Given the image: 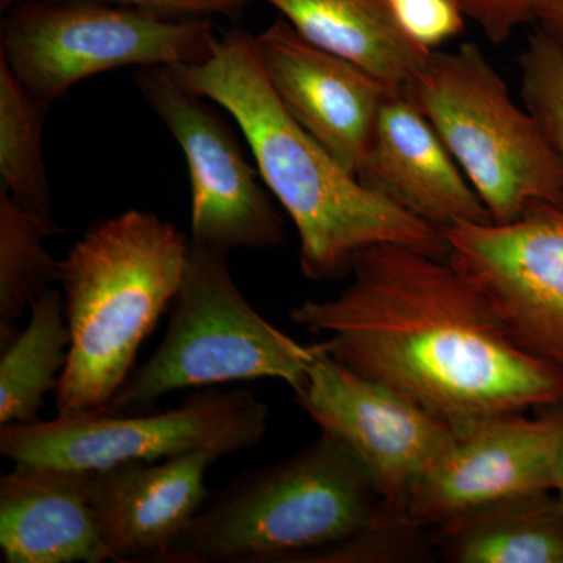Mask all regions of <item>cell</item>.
Here are the masks:
<instances>
[{
	"instance_id": "ac0fdd59",
	"label": "cell",
	"mask_w": 563,
	"mask_h": 563,
	"mask_svg": "<svg viewBox=\"0 0 563 563\" xmlns=\"http://www.w3.org/2000/svg\"><path fill=\"white\" fill-rule=\"evenodd\" d=\"M451 563H563V503L553 490L521 493L432 526Z\"/></svg>"
},
{
	"instance_id": "30bf717a",
	"label": "cell",
	"mask_w": 563,
	"mask_h": 563,
	"mask_svg": "<svg viewBox=\"0 0 563 563\" xmlns=\"http://www.w3.org/2000/svg\"><path fill=\"white\" fill-rule=\"evenodd\" d=\"M135 79L144 101L187 158L191 243L222 254L284 243V220L229 125L202 98L185 90L168 68H141Z\"/></svg>"
},
{
	"instance_id": "277c9868",
	"label": "cell",
	"mask_w": 563,
	"mask_h": 563,
	"mask_svg": "<svg viewBox=\"0 0 563 563\" xmlns=\"http://www.w3.org/2000/svg\"><path fill=\"white\" fill-rule=\"evenodd\" d=\"M385 509L372 477L329 433L210 493L166 563H298Z\"/></svg>"
},
{
	"instance_id": "9c48e42d",
	"label": "cell",
	"mask_w": 563,
	"mask_h": 563,
	"mask_svg": "<svg viewBox=\"0 0 563 563\" xmlns=\"http://www.w3.org/2000/svg\"><path fill=\"white\" fill-rule=\"evenodd\" d=\"M446 258L515 343L563 373V207L536 203L509 222L442 231Z\"/></svg>"
},
{
	"instance_id": "6da1fadb",
	"label": "cell",
	"mask_w": 563,
	"mask_h": 563,
	"mask_svg": "<svg viewBox=\"0 0 563 563\" xmlns=\"http://www.w3.org/2000/svg\"><path fill=\"white\" fill-rule=\"evenodd\" d=\"M350 276L290 318L325 335L322 350L351 372L450 422L563 401L561 369L521 350L446 257L380 244L352 258Z\"/></svg>"
},
{
	"instance_id": "7402d4cb",
	"label": "cell",
	"mask_w": 563,
	"mask_h": 563,
	"mask_svg": "<svg viewBox=\"0 0 563 563\" xmlns=\"http://www.w3.org/2000/svg\"><path fill=\"white\" fill-rule=\"evenodd\" d=\"M437 555L431 529L410 523L407 518L383 509L372 525L361 532L303 555L298 563H396L426 562Z\"/></svg>"
},
{
	"instance_id": "52a82bcc",
	"label": "cell",
	"mask_w": 563,
	"mask_h": 563,
	"mask_svg": "<svg viewBox=\"0 0 563 563\" xmlns=\"http://www.w3.org/2000/svg\"><path fill=\"white\" fill-rule=\"evenodd\" d=\"M217 36L209 18H176L106 0H14L2 21V55L47 106L107 70L201 63Z\"/></svg>"
},
{
	"instance_id": "d4e9b609",
	"label": "cell",
	"mask_w": 563,
	"mask_h": 563,
	"mask_svg": "<svg viewBox=\"0 0 563 563\" xmlns=\"http://www.w3.org/2000/svg\"><path fill=\"white\" fill-rule=\"evenodd\" d=\"M548 0H454L465 20L473 21L495 46L507 43L521 25L537 22Z\"/></svg>"
},
{
	"instance_id": "3957f363",
	"label": "cell",
	"mask_w": 563,
	"mask_h": 563,
	"mask_svg": "<svg viewBox=\"0 0 563 563\" xmlns=\"http://www.w3.org/2000/svg\"><path fill=\"white\" fill-rule=\"evenodd\" d=\"M188 250L176 225L141 210L98 222L70 247L58 277L70 346L54 391L57 415L109 407L172 307Z\"/></svg>"
},
{
	"instance_id": "4316f807",
	"label": "cell",
	"mask_w": 563,
	"mask_h": 563,
	"mask_svg": "<svg viewBox=\"0 0 563 563\" xmlns=\"http://www.w3.org/2000/svg\"><path fill=\"white\" fill-rule=\"evenodd\" d=\"M536 24L563 47V0H548Z\"/></svg>"
},
{
	"instance_id": "d6986e66",
	"label": "cell",
	"mask_w": 563,
	"mask_h": 563,
	"mask_svg": "<svg viewBox=\"0 0 563 563\" xmlns=\"http://www.w3.org/2000/svg\"><path fill=\"white\" fill-rule=\"evenodd\" d=\"M70 346L63 291L49 288L33 303L31 320L0 358V424L40 421L44 396L55 391Z\"/></svg>"
},
{
	"instance_id": "9a60e30c",
	"label": "cell",
	"mask_w": 563,
	"mask_h": 563,
	"mask_svg": "<svg viewBox=\"0 0 563 563\" xmlns=\"http://www.w3.org/2000/svg\"><path fill=\"white\" fill-rule=\"evenodd\" d=\"M218 455L199 451L90 472L91 506L111 562H166L210 492Z\"/></svg>"
},
{
	"instance_id": "7c38bea8",
	"label": "cell",
	"mask_w": 563,
	"mask_h": 563,
	"mask_svg": "<svg viewBox=\"0 0 563 563\" xmlns=\"http://www.w3.org/2000/svg\"><path fill=\"white\" fill-rule=\"evenodd\" d=\"M562 402L537 410L536 418L496 413L453 422L450 439L415 488L407 520L431 529L509 496L554 492Z\"/></svg>"
},
{
	"instance_id": "ba28073f",
	"label": "cell",
	"mask_w": 563,
	"mask_h": 563,
	"mask_svg": "<svg viewBox=\"0 0 563 563\" xmlns=\"http://www.w3.org/2000/svg\"><path fill=\"white\" fill-rule=\"evenodd\" d=\"M268 404L251 390L217 388L188 396L161 413L109 410L2 426L0 453L13 463L101 472L199 453L224 455L258 446L268 428Z\"/></svg>"
},
{
	"instance_id": "8992f818",
	"label": "cell",
	"mask_w": 563,
	"mask_h": 563,
	"mask_svg": "<svg viewBox=\"0 0 563 563\" xmlns=\"http://www.w3.org/2000/svg\"><path fill=\"white\" fill-rule=\"evenodd\" d=\"M406 95L439 133L493 222L536 203L563 207V165L501 74L474 43L432 51Z\"/></svg>"
},
{
	"instance_id": "8fae6325",
	"label": "cell",
	"mask_w": 563,
	"mask_h": 563,
	"mask_svg": "<svg viewBox=\"0 0 563 563\" xmlns=\"http://www.w3.org/2000/svg\"><path fill=\"white\" fill-rule=\"evenodd\" d=\"M296 404L321 432L362 463L385 509L407 518L415 488L453 432V422L351 372L317 343Z\"/></svg>"
},
{
	"instance_id": "5bb4252c",
	"label": "cell",
	"mask_w": 563,
	"mask_h": 563,
	"mask_svg": "<svg viewBox=\"0 0 563 563\" xmlns=\"http://www.w3.org/2000/svg\"><path fill=\"white\" fill-rule=\"evenodd\" d=\"M358 179L440 232L492 222L479 195L406 91L385 96Z\"/></svg>"
},
{
	"instance_id": "44dd1931",
	"label": "cell",
	"mask_w": 563,
	"mask_h": 563,
	"mask_svg": "<svg viewBox=\"0 0 563 563\" xmlns=\"http://www.w3.org/2000/svg\"><path fill=\"white\" fill-rule=\"evenodd\" d=\"M47 103L32 95L0 58V177L2 190L22 209L52 220L51 188L44 163Z\"/></svg>"
},
{
	"instance_id": "4fadbf2b",
	"label": "cell",
	"mask_w": 563,
	"mask_h": 563,
	"mask_svg": "<svg viewBox=\"0 0 563 563\" xmlns=\"http://www.w3.org/2000/svg\"><path fill=\"white\" fill-rule=\"evenodd\" d=\"M255 51L285 109L346 172L358 176L385 96L398 90L314 46L285 20L255 36Z\"/></svg>"
},
{
	"instance_id": "603a6c76",
	"label": "cell",
	"mask_w": 563,
	"mask_h": 563,
	"mask_svg": "<svg viewBox=\"0 0 563 563\" xmlns=\"http://www.w3.org/2000/svg\"><path fill=\"white\" fill-rule=\"evenodd\" d=\"M518 66L526 110L563 165V47L537 27L518 58Z\"/></svg>"
},
{
	"instance_id": "7a4b0ae2",
	"label": "cell",
	"mask_w": 563,
	"mask_h": 563,
	"mask_svg": "<svg viewBox=\"0 0 563 563\" xmlns=\"http://www.w3.org/2000/svg\"><path fill=\"white\" fill-rule=\"evenodd\" d=\"M168 70L242 128L262 180L298 231L307 279H339L358 252L380 244L446 257L439 229L365 187L291 117L266 77L255 36L225 33L207 60Z\"/></svg>"
},
{
	"instance_id": "484cf974",
	"label": "cell",
	"mask_w": 563,
	"mask_h": 563,
	"mask_svg": "<svg viewBox=\"0 0 563 563\" xmlns=\"http://www.w3.org/2000/svg\"><path fill=\"white\" fill-rule=\"evenodd\" d=\"M118 5L133 7L176 18H209L213 14H235L250 0H106Z\"/></svg>"
},
{
	"instance_id": "2e32d148",
	"label": "cell",
	"mask_w": 563,
	"mask_h": 563,
	"mask_svg": "<svg viewBox=\"0 0 563 563\" xmlns=\"http://www.w3.org/2000/svg\"><path fill=\"white\" fill-rule=\"evenodd\" d=\"M0 550L7 563L109 562L90 472L14 463L0 477Z\"/></svg>"
},
{
	"instance_id": "e0dca14e",
	"label": "cell",
	"mask_w": 563,
	"mask_h": 563,
	"mask_svg": "<svg viewBox=\"0 0 563 563\" xmlns=\"http://www.w3.org/2000/svg\"><path fill=\"white\" fill-rule=\"evenodd\" d=\"M314 46L406 90L432 51L417 43L385 0H261Z\"/></svg>"
},
{
	"instance_id": "cb8c5ba5",
	"label": "cell",
	"mask_w": 563,
	"mask_h": 563,
	"mask_svg": "<svg viewBox=\"0 0 563 563\" xmlns=\"http://www.w3.org/2000/svg\"><path fill=\"white\" fill-rule=\"evenodd\" d=\"M404 31L426 49L435 51L463 31L465 16L454 0H385Z\"/></svg>"
},
{
	"instance_id": "5b68a950",
	"label": "cell",
	"mask_w": 563,
	"mask_h": 563,
	"mask_svg": "<svg viewBox=\"0 0 563 563\" xmlns=\"http://www.w3.org/2000/svg\"><path fill=\"white\" fill-rule=\"evenodd\" d=\"M317 343L301 344L265 320L236 287L228 254L190 243L165 336L111 399V413H143L163 396L235 380L301 387Z\"/></svg>"
},
{
	"instance_id": "ffe728a7",
	"label": "cell",
	"mask_w": 563,
	"mask_h": 563,
	"mask_svg": "<svg viewBox=\"0 0 563 563\" xmlns=\"http://www.w3.org/2000/svg\"><path fill=\"white\" fill-rule=\"evenodd\" d=\"M63 232L57 222L22 209L0 188V350L16 339L18 322L60 277V261L52 257L44 240Z\"/></svg>"
},
{
	"instance_id": "83f0119b",
	"label": "cell",
	"mask_w": 563,
	"mask_h": 563,
	"mask_svg": "<svg viewBox=\"0 0 563 563\" xmlns=\"http://www.w3.org/2000/svg\"><path fill=\"white\" fill-rule=\"evenodd\" d=\"M563 407V402H562ZM554 492L563 503V435L561 451H559L558 465H555Z\"/></svg>"
}]
</instances>
